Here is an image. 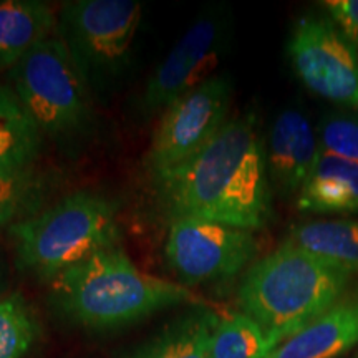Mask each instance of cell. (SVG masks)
Here are the masks:
<instances>
[{"mask_svg": "<svg viewBox=\"0 0 358 358\" xmlns=\"http://www.w3.org/2000/svg\"><path fill=\"white\" fill-rule=\"evenodd\" d=\"M268 353L271 347L261 327L243 312L217 320L211 358H266Z\"/></svg>", "mask_w": 358, "mask_h": 358, "instance_id": "18", "label": "cell"}, {"mask_svg": "<svg viewBox=\"0 0 358 358\" xmlns=\"http://www.w3.org/2000/svg\"><path fill=\"white\" fill-rule=\"evenodd\" d=\"M37 330V320L24 295L13 292L0 299V358H24Z\"/></svg>", "mask_w": 358, "mask_h": 358, "instance_id": "19", "label": "cell"}, {"mask_svg": "<svg viewBox=\"0 0 358 358\" xmlns=\"http://www.w3.org/2000/svg\"><path fill=\"white\" fill-rule=\"evenodd\" d=\"M322 153L358 161V118L348 115H329L319 127Z\"/></svg>", "mask_w": 358, "mask_h": 358, "instance_id": "21", "label": "cell"}, {"mask_svg": "<svg viewBox=\"0 0 358 358\" xmlns=\"http://www.w3.org/2000/svg\"><path fill=\"white\" fill-rule=\"evenodd\" d=\"M227 19L221 8H204L148 78L141 96L146 115L166 110L178 98L214 77L226 48Z\"/></svg>", "mask_w": 358, "mask_h": 358, "instance_id": "9", "label": "cell"}, {"mask_svg": "<svg viewBox=\"0 0 358 358\" xmlns=\"http://www.w3.org/2000/svg\"><path fill=\"white\" fill-rule=\"evenodd\" d=\"M217 320L213 312L196 308L164 325L127 358H211Z\"/></svg>", "mask_w": 358, "mask_h": 358, "instance_id": "15", "label": "cell"}, {"mask_svg": "<svg viewBox=\"0 0 358 358\" xmlns=\"http://www.w3.org/2000/svg\"><path fill=\"white\" fill-rule=\"evenodd\" d=\"M58 312L87 329H118L151 313L194 301L186 285L146 274L128 254L111 248L50 280Z\"/></svg>", "mask_w": 358, "mask_h": 358, "instance_id": "2", "label": "cell"}, {"mask_svg": "<svg viewBox=\"0 0 358 358\" xmlns=\"http://www.w3.org/2000/svg\"><path fill=\"white\" fill-rule=\"evenodd\" d=\"M289 57L308 90L358 110V55L330 22L302 17L289 40Z\"/></svg>", "mask_w": 358, "mask_h": 358, "instance_id": "10", "label": "cell"}, {"mask_svg": "<svg viewBox=\"0 0 358 358\" xmlns=\"http://www.w3.org/2000/svg\"><path fill=\"white\" fill-rule=\"evenodd\" d=\"M43 134L10 87L0 85V174L30 169Z\"/></svg>", "mask_w": 358, "mask_h": 358, "instance_id": "16", "label": "cell"}, {"mask_svg": "<svg viewBox=\"0 0 358 358\" xmlns=\"http://www.w3.org/2000/svg\"><path fill=\"white\" fill-rule=\"evenodd\" d=\"M6 284H7V266H6V261H3V256L0 254V295L3 294Z\"/></svg>", "mask_w": 358, "mask_h": 358, "instance_id": "23", "label": "cell"}, {"mask_svg": "<svg viewBox=\"0 0 358 358\" xmlns=\"http://www.w3.org/2000/svg\"><path fill=\"white\" fill-rule=\"evenodd\" d=\"M231 92L229 78L214 75L163 111L146 155L155 179L181 166L216 136L226 124Z\"/></svg>", "mask_w": 358, "mask_h": 358, "instance_id": "7", "label": "cell"}, {"mask_svg": "<svg viewBox=\"0 0 358 358\" xmlns=\"http://www.w3.org/2000/svg\"><path fill=\"white\" fill-rule=\"evenodd\" d=\"M343 37L353 48H358V0H327L324 2Z\"/></svg>", "mask_w": 358, "mask_h": 358, "instance_id": "22", "label": "cell"}, {"mask_svg": "<svg viewBox=\"0 0 358 358\" xmlns=\"http://www.w3.org/2000/svg\"><path fill=\"white\" fill-rule=\"evenodd\" d=\"M58 15L42 0H0V70H10L57 34Z\"/></svg>", "mask_w": 358, "mask_h": 358, "instance_id": "14", "label": "cell"}, {"mask_svg": "<svg viewBox=\"0 0 358 358\" xmlns=\"http://www.w3.org/2000/svg\"><path fill=\"white\" fill-rule=\"evenodd\" d=\"M155 181L173 221L199 219L252 232L272 219L266 150L252 116L226 122L199 153Z\"/></svg>", "mask_w": 358, "mask_h": 358, "instance_id": "1", "label": "cell"}, {"mask_svg": "<svg viewBox=\"0 0 358 358\" xmlns=\"http://www.w3.org/2000/svg\"><path fill=\"white\" fill-rule=\"evenodd\" d=\"M289 243L350 274L358 272V221H313L294 227Z\"/></svg>", "mask_w": 358, "mask_h": 358, "instance_id": "17", "label": "cell"}, {"mask_svg": "<svg viewBox=\"0 0 358 358\" xmlns=\"http://www.w3.org/2000/svg\"><path fill=\"white\" fill-rule=\"evenodd\" d=\"M10 232L19 268L52 280L101 250L118 248L120 222L110 199L80 191L55 206L13 222Z\"/></svg>", "mask_w": 358, "mask_h": 358, "instance_id": "4", "label": "cell"}, {"mask_svg": "<svg viewBox=\"0 0 358 358\" xmlns=\"http://www.w3.org/2000/svg\"><path fill=\"white\" fill-rule=\"evenodd\" d=\"M297 208L312 214L358 213V161L320 151L299 191Z\"/></svg>", "mask_w": 358, "mask_h": 358, "instance_id": "13", "label": "cell"}, {"mask_svg": "<svg viewBox=\"0 0 358 358\" xmlns=\"http://www.w3.org/2000/svg\"><path fill=\"white\" fill-rule=\"evenodd\" d=\"M10 80L42 134L77 133L92 118V88L57 34L10 69Z\"/></svg>", "mask_w": 358, "mask_h": 358, "instance_id": "6", "label": "cell"}, {"mask_svg": "<svg viewBox=\"0 0 358 358\" xmlns=\"http://www.w3.org/2000/svg\"><path fill=\"white\" fill-rule=\"evenodd\" d=\"M319 155V140L306 116L297 110L282 111L268 134L266 159L271 185L284 196L299 192Z\"/></svg>", "mask_w": 358, "mask_h": 358, "instance_id": "11", "label": "cell"}, {"mask_svg": "<svg viewBox=\"0 0 358 358\" xmlns=\"http://www.w3.org/2000/svg\"><path fill=\"white\" fill-rule=\"evenodd\" d=\"M164 252L181 282L192 285L239 274L256 257L257 239L250 231L224 224L174 219Z\"/></svg>", "mask_w": 358, "mask_h": 358, "instance_id": "8", "label": "cell"}, {"mask_svg": "<svg viewBox=\"0 0 358 358\" xmlns=\"http://www.w3.org/2000/svg\"><path fill=\"white\" fill-rule=\"evenodd\" d=\"M358 343V292L342 297L266 358H337Z\"/></svg>", "mask_w": 358, "mask_h": 358, "instance_id": "12", "label": "cell"}, {"mask_svg": "<svg viewBox=\"0 0 358 358\" xmlns=\"http://www.w3.org/2000/svg\"><path fill=\"white\" fill-rule=\"evenodd\" d=\"M141 19L136 0H73L60 8L57 35L90 88L113 85L128 70Z\"/></svg>", "mask_w": 358, "mask_h": 358, "instance_id": "5", "label": "cell"}, {"mask_svg": "<svg viewBox=\"0 0 358 358\" xmlns=\"http://www.w3.org/2000/svg\"><path fill=\"white\" fill-rule=\"evenodd\" d=\"M40 198V181L30 169L0 174V229L24 219ZM17 222V221H15Z\"/></svg>", "mask_w": 358, "mask_h": 358, "instance_id": "20", "label": "cell"}, {"mask_svg": "<svg viewBox=\"0 0 358 358\" xmlns=\"http://www.w3.org/2000/svg\"><path fill=\"white\" fill-rule=\"evenodd\" d=\"M350 277L345 268L287 241L249 268L237 299L272 352L335 306Z\"/></svg>", "mask_w": 358, "mask_h": 358, "instance_id": "3", "label": "cell"}]
</instances>
